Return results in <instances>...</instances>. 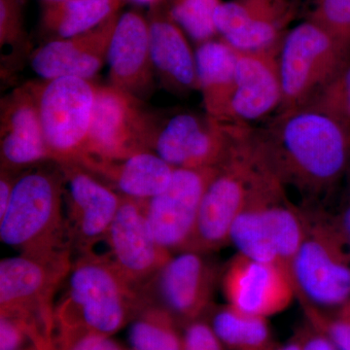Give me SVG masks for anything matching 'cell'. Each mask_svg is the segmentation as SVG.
I'll list each match as a JSON object with an SVG mask.
<instances>
[{"label":"cell","instance_id":"cell-1","mask_svg":"<svg viewBox=\"0 0 350 350\" xmlns=\"http://www.w3.org/2000/svg\"><path fill=\"white\" fill-rule=\"evenodd\" d=\"M253 144L269 170L304 198L325 195L350 163V123L321 105L282 112Z\"/></svg>","mask_w":350,"mask_h":350},{"label":"cell","instance_id":"cell-2","mask_svg":"<svg viewBox=\"0 0 350 350\" xmlns=\"http://www.w3.org/2000/svg\"><path fill=\"white\" fill-rule=\"evenodd\" d=\"M66 290L54 310L59 336L93 333L111 337L142 308L139 295L107 255L94 251L72 262Z\"/></svg>","mask_w":350,"mask_h":350},{"label":"cell","instance_id":"cell-3","mask_svg":"<svg viewBox=\"0 0 350 350\" xmlns=\"http://www.w3.org/2000/svg\"><path fill=\"white\" fill-rule=\"evenodd\" d=\"M280 184L252 138L247 133L241 135L204 193L189 250L208 254L230 244V232L239 214L256 196Z\"/></svg>","mask_w":350,"mask_h":350},{"label":"cell","instance_id":"cell-4","mask_svg":"<svg viewBox=\"0 0 350 350\" xmlns=\"http://www.w3.org/2000/svg\"><path fill=\"white\" fill-rule=\"evenodd\" d=\"M2 243L19 253L71 250L64 219L63 176L55 167H29L20 174L6 213L0 217Z\"/></svg>","mask_w":350,"mask_h":350},{"label":"cell","instance_id":"cell-5","mask_svg":"<svg viewBox=\"0 0 350 350\" xmlns=\"http://www.w3.org/2000/svg\"><path fill=\"white\" fill-rule=\"evenodd\" d=\"M306 231L292 264L297 298L304 308L328 310L350 301V244L334 218L306 214Z\"/></svg>","mask_w":350,"mask_h":350},{"label":"cell","instance_id":"cell-6","mask_svg":"<svg viewBox=\"0 0 350 350\" xmlns=\"http://www.w3.org/2000/svg\"><path fill=\"white\" fill-rule=\"evenodd\" d=\"M349 52L312 19L288 31L278 53L282 112L313 103L347 68Z\"/></svg>","mask_w":350,"mask_h":350},{"label":"cell","instance_id":"cell-7","mask_svg":"<svg viewBox=\"0 0 350 350\" xmlns=\"http://www.w3.org/2000/svg\"><path fill=\"white\" fill-rule=\"evenodd\" d=\"M72 251L19 253L0 262V313L22 319L34 334L48 335L54 312L52 301L64 284Z\"/></svg>","mask_w":350,"mask_h":350},{"label":"cell","instance_id":"cell-8","mask_svg":"<svg viewBox=\"0 0 350 350\" xmlns=\"http://www.w3.org/2000/svg\"><path fill=\"white\" fill-rule=\"evenodd\" d=\"M306 231V214L288 202L283 186L276 185L256 196L239 214L229 243L239 254L276 265L292 278V264Z\"/></svg>","mask_w":350,"mask_h":350},{"label":"cell","instance_id":"cell-9","mask_svg":"<svg viewBox=\"0 0 350 350\" xmlns=\"http://www.w3.org/2000/svg\"><path fill=\"white\" fill-rule=\"evenodd\" d=\"M46 144L56 163H79L93 117L96 87L77 77L32 82Z\"/></svg>","mask_w":350,"mask_h":350},{"label":"cell","instance_id":"cell-10","mask_svg":"<svg viewBox=\"0 0 350 350\" xmlns=\"http://www.w3.org/2000/svg\"><path fill=\"white\" fill-rule=\"evenodd\" d=\"M206 253H176L138 290L142 306L160 308L180 326L202 319L213 306L222 271Z\"/></svg>","mask_w":350,"mask_h":350},{"label":"cell","instance_id":"cell-11","mask_svg":"<svg viewBox=\"0 0 350 350\" xmlns=\"http://www.w3.org/2000/svg\"><path fill=\"white\" fill-rule=\"evenodd\" d=\"M155 122V115L145 109L140 98L111 84L96 85L89 137L80 163L87 159L120 160L151 151Z\"/></svg>","mask_w":350,"mask_h":350},{"label":"cell","instance_id":"cell-12","mask_svg":"<svg viewBox=\"0 0 350 350\" xmlns=\"http://www.w3.org/2000/svg\"><path fill=\"white\" fill-rule=\"evenodd\" d=\"M243 133L207 114L176 112L165 119L156 116L150 150L174 169L219 167Z\"/></svg>","mask_w":350,"mask_h":350},{"label":"cell","instance_id":"cell-13","mask_svg":"<svg viewBox=\"0 0 350 350\" xmlns=\"http://www.w3.org/2000/svg\"><path fill=\"white\" fill-rule=\"evenodd\" d=\"M63 176L64 219L73 252L86 254L105 241L122 196L78 163H57Z\"/></svg>","mask_w":350,"mask_h":350},{"label":"cell","instance_id":"cell-14","mask_svg":"<svg viewBox=\"0 0 350 350\" xmlns=\"http://www.w3.org/2000/svg\"><path fill=\"white\" fill-rule=\"evenodd\" d=\"M147 200L122 196L121 206L105 239L109 247L107 257L137 292L174 255L159 244L151 231Z\"/></svg>","mask_w":350,"mask_h":350},{"label":"cell","instance_id":"cell-15","mask_svg":"<svg viewBox=\"0 0 350 350\" xmlns=\"http://www.w3.org/2000/svg\"><path fill=\"white\" fill-rule=\"evenodd\" d=\"M218 167L175 169L170 185L147 200V219L156 241L172 254L189 250L202 198Z\"/></svg>","mask_w":350,"mask_h":350},{"label":"cell","instance_id":"cell-16","mask_svg":"<svg viewBox=\"0 0 350 350\" xmlns=\"http://www.w3.org/2000/svg\"><path fill=\"white\" fill-rule=\"evenodd\" d=\"M220 282L228 305L262 319L284 312L297 298L286 271L239 253L223 269Z\"/></svg>","mask_w":350,"mask_h":350},{"label":"cell","instance_id":"cell-17","mask_svg":"<svg viewBox=\"0 0 350 350\" xmlns=\"http://www.w3.org/2000/svg\"><path fill=\"white\" fill-rule=\"evenodd\" d=\"M0 162L1 170L15 172L53 162L44 137L38 96L32 83L16 88L2 98Z\"/></svg>","mask_w":350,"mask_h":350},{"label":"cell","instance_id":"cell-18","mask_svg":"<svg viewBox=\"0 0 350 350\" xmlns=\"http://www.w3.org/2000/svg\"><path fill=\"white\" fill-rule=\"evenodd\" d=\"M294 14L290 0H231L221 2L214 21L218 33L232 48L257 52L282 43Z\"/></svg>","mask_w":350,"mask_h":350},{"label":"cell","instance_id":"cell-19","mask_svg":"<svg viewBox=\"0 0 350 350\" xmlns=\"http://www.w3.org/2000/svg\"><path fill=\"white\" fill-rule=\"evenodd\" d=\"M280 44L257 52L238 51L229 125L257 121L282 107V87L278 66Z\"/></svg>","mask_w":350,"mask_h":350},{"label":"cell","instance_id":"cell-20","mask_svg":"<svg viewBox=\"0 0 350 350\" xmlns=\"http://www.w3.org/2000/svg\"><path fill=\"white\" fill-rule=\"evenodd\" d=\"M119 16L75 38L54 39L34 51L31 68L43 80L77 77L91 80L107 63L108 50Z\"/></svg>","mask_w":350,"mask_h":350},{"label":"cell","instance_id":"cell-21","mask_svg":"<svg viewBox=\"0 0 350 350\" xmlns=\"http://www.w3.org/2000/svg\"><path fill=\"white\" fill-rule=\"evenodd\" d=\"M110 84L142 98L154 87L149 22L139 13L120 16L108 50Z\"/></svg>","mask_w":350,"mask_h":350},{"label":"cell","instance_id":"cell-22","mask_svg":"<svg viewBox=\"0 0 350 350\" xmlns=\"http://www.w3.org/2000/svg\"><path fill=\"white\" fill-rule=\"evenodd\" d=\"M124 197L150 200L170 185L174 167L152 151L111 161L87 159L79 163Z\"/></svg>","mask_w":350,"mask_h":350},{"label":"cell","instance_id":"cell-23","mask_svg":"<svg viewBox=\"0 0 350 350\" xmlns=\"http://www.w3.org/2000/svg\"><path fill=\"white\" fill-rule=\"evenodd\" d=\"M149 27L152 63L163 84L175 93L199 90L196 55L181 27L169 14H155Z\"/></svg>","mask_w":350,"mask_h":350},{"label":"cell","instance_id":"cell-24","mask_svg":"<svg viewBox=\"0 0 350 350\" xmlns=\"http://www.w3.org/2000/svg\"><path fill=\"white\" fill-rule=\"evenodd\" d=\"M198 82L206 114L229 125V107L236 85L238 50L224 39L199 44L195 52Z\"/></svg>","mask_w":350,"mask_h":350},{"label":"cell","instance_id":"cell-25","mask_svg":"<svg viewBox=\"0 0 350 350\" xmlns=\"http://www.w3.org/2000/svg\"><path fill=\"white\" fill-rule=\"evenodd\" d=\"M126 0H64L45 2L43 27L55 39L75 38L116 15ZM54 40V39H53Z\"/></svg>","mask_w":350,"mask_h":350},{"label":"cell","instance_id":"cell-26","mask_svg":"<svg viewBox=\"0 0 350 350\" xmlns=\"http://www.w3.org/2000/svg\"><path fill=\"white\" fill-rule=\"evenodd\" d=\"M206 315L226 350H275L280 345L268 319L239 312L228 304L211 306Z\"/></svg>","mask_w":350,"mask_h":350},{"label":"cell","instance_id":"cell-27","mask_svg":"<svg viewBox=\"0 0 350 350\" xmlns=\"http://www.w3.org/2000/svg\"><path fill=\"white\" fill-rule=\"evenodd\" d=\"M179 326L160 308L142 306L129 328V342L133 350H182L183 333Z\"/></svg>","mask_w":350,"mask_h":350},{"label":"cell","instance_id":"cell-28","mask_svg":"<svg viewBox=\"0 0 350 350\" xmlns=\"http://www.w3.org/2000/svg\"><path fill=\"white\" fill-rule=\"evenodd\" d=\"M0 48L2 75H12L29 54L23 29L21 0H0Z\"/></svg>","mask_w":350,"mask_h":350},{"label":"cell","instance_id":"cell-29","mask_svg":"<svg viewBox=\"0 0 350 350\" xmlns=\"http://www.w3.org/2000/svg\"><path fill=\"white\" fill-rule=\"evenodd\" d=\"M220 0H172L169 15L191 38L199 44L213 39L216 10Z\"/></svg>","mask_w":350,"mask_h":350},{"label":"cell","instance_id":"cell-30","mask_svg":"<svg viewBox=\"0 0 350 350\" xmlns=\"http://www.w3.org/2000/svg\"><path fill=\"white\" fill-rule=\"evenodd\" d=\"M310 19L325 27L350 52V0H315Z\"/></svg>","mask_w":350,"mask_h":350},{"label":"cell","instance_id":"cell-31","mask_svg":"<svg viewBox=\"0 0 350 350\" xmlns=\"http://www.w3.org/2000/svg\"><path fill=\"white\" fill-rule=\"evenodd\" d=\"M310 326L326 336L338 350H350V301L340 308L336 317L323 310L306 306Z\"/></svg>","mask_w":350,"mask_h":350},{"label":"cell","instance_id":"cell-32","mask_svg":"<svg viewBox=\"0 0 350 350\" xmlns=\"http://www.w3.org/2000/svg\"><path fill=\"white\" fill-rule=\"evenodd\" d=\"M182 350H226L204 317L184 326Z\"/></svg>","mask_w":350,"mask_h":350},{"label":"cell","instance_id":"cell-33","mask_svg":"<svg viewBox=\"0 0 350 350\" xmlns=\"http://www.w3.org/2000/svg\"><path fill=\"white\" fill-rule=\"evenodd\" d=\"M59 350H123L111 337L98 334L59 336Z\"/></svg>","mask_w":350,"mask_h":350},{"label":"cell","instance_id":"cell-34","mask_svg":"<svg viewBox=\"0 0 350 350\" xmlns=\"http://www.w3.org/2000/svg\"><path fill=\"white\" fill-rule=\"evenodd\" d=\"M27 338H31V335L22 319L0 317V350H22L21 347Z\"/></svg>","mask_w":350,"mask_h":350},{"label":"cell","instance_id":"cell-35","mask_svg":"<svg viewBox=\"0 0 350 350\" xmlns=\"http://www.w3.org/2000/svg\"><path fill=\"white\" fill-rule=\"evenodd\" d=\"M310 327L301 331V350H338L324 334Z\"/></svg>","mask_w":350,"mask_h":350},{"label":"cell","instance_id":"cell-36","mask_svg":"<svg viewBox=\"0 0 350 350\" xmlns=\"http://www.w3.org/2000/svg\"><path fill=\"white\" fill-rule=\"evenodd\" d=\"M19 176L20 175H16L15 172L10 170H1L0 172V217L4 215L8 208L16 182Z\"/></svg>","mask_w":350,"mask_h":350},{"label":"cell","instance_id":"cell-37","mask_svg":"<svg viewBox=\"0 0 350 350\" xmlns=\"http://www.w3.org/2000/svg\"><path fill=\"white\" fill-rule=\"evenodd\" d=\"M334 220H335L336 224H337L342 236L350 244V187L349 197H347V202L345 204L344 211H342L340 217L334 218Z\"/></svg>","mask_w":350,"mask_h":350},{"label":"cell","instance_id":"cell-38","mask_svg":"<svg viewBox=\"0 0 350 350\" xmlns=\"http://www.w3.org/2000/svg\"><path fill=\"white\" fill-rule=\"evenodd\" d=\"M275 350H301V331L286 344L278 345Z\"/></svg>","mask_w":350,"mask_h":350},{"label":"cell","instance_id":"cell-39","mask_svg":"<svg viewBox=\"0 0 350 350\" xmlns=\"http://www.w3.org/2000/svg\"><path fill=\"white\" fill-rule=\"evenodd\" d=\"M131 2L135 3L142 4V5H149L156 8L159 6V4L162 3L163 0H130Z\"/></svg>","mask_w":350,"mask_h":350},{"label":"cell","instance_id":"cell-40","mask_svg":"<svg viewBox=\"0 0 350 350\" xmlns=\"http://www.w3.org/2000/svg\"><path fill=\"white\" fill-rule=\"evenodd\" d=\"M342 117H344V119L347 120V121H349L350 123V105L349 107L345 108L344 114H342Z\"/></svg>","mask_w":350,"mask_h":350},{"label":"cell","instance_id":"cell-41","mask_svg":"<svg viewBox=\"0 0 350 350\" xmlns=\"http://www.w3.org/2000/svg\"><path fill=\"white\" fill-rule=\"evenodd\" d=\"M45 2H59L64 1V0H44Z\"/></svg>","mask_w":350,"mask_h":350},{"label":"cell","instance_id":"cell-42","mask_svg":"<svg viewBox=\"0 0 350 350\" xmlns=\"http://www.w3.org/2000/svg\"><path fill=\"white\" fill-rule=\"evenodd\" d=\"M27 350H43V349H39V347H36V349H27Z\"/></svg>","mask_w":350,"mask_h":350}]
</instances>
